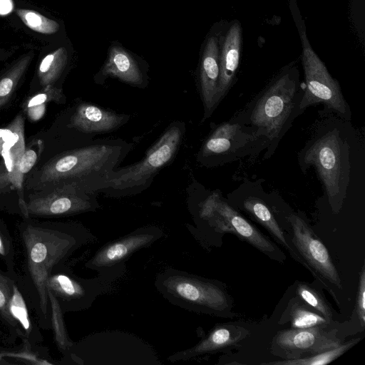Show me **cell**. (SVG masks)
<instances>
[{"instance_id": "7402d4cb", "label": "cell", "mask_w": 365, "mask_h": 365, "mask_svg": "<svg viewBox=\"0 0 365 365\" xmlns=\"http://www.w3.org/2000/svg\"><path fill=\"white\" fill-rule=\"evenodd\" d=\"M278 323H289L291 328L332 327L335 322L326 319L318 311L310 307L298 296L289 299Z\"/></svg>"}, {"instance_id": "836d02e7", "label": "cell", "mask_w": 365, "mask_h": 365, "mask_svg": "<svg viewBox=\"0 0 365 365\" xmlns=\"http://www.w3.org/2000/svg\"><path fill=\"white\" fill-rule=\"evenodd\" d=\"M9 299L4 287L0 283V311L2 314H6L7 319L12 318L8 309Z\"/></svg>"}, {"instance_id": "f546056e", "label": "cell", "mask_w": 365, "mask_h": 365, "mask_svg": "<svg viewBox=\"0 0 365 365\" xmlns=\"http://www.w3.org/2000/svg\"><path fill=\"white\" fill-rule=\"evenodd\" d=\"M42 150L43 143L41 140L33 141L31 145L25 149V151L16 165L14 177V188H21L24 175L34 166Z\"/></svg>"}, {"instance_id": "4dcf8cb0", "label": "cell", "mask_w": 365, "mask_h": 365, "mask_svg": "<svg viewBox=\"0 0 365 365\" xmlns=\"http://www.w3.org/2000/svg\"><path fill=\"white\" fill-rule=\"evenodd\" d=\"M48 297L51 299L52 309V320L56 341L62 351L71 350L73 344L68 340L62 316V309L58 300L52 292L46 288Z\"/></svg>"}, {"instance_id": "5bb4252c", "label": "cell", "mask_w": 365, "mask_h": 365, "mask_svg": "<svg viewBox=\"0 0 365 365\" xmlns=\"http://www.w3.org/2000/svg\"><path fill=\"white\" fill-rule=\"evenodd\" d=\"M46 288L61 301V309L78 311L90 308L98 296L110 291V284L99 277L83 279L67 271L48 275Z\"/></svg>"}, {"instance_id": "4316f807", "label": "cell", "mask_w": 365, "mask_h": 365, "mask_svg": "<svg viewBox=\"0 0 365 365\" xmlns=\"http://www.w3.org/2000/svg\"><path fill=\"white\" fill-rule=\"evenodd\" d=\"M296 294L307 304L318 311L326 319L335 322L334 311L318 287L308 282H297Z\"/></svg>"}, {"instance_id": "4fadbf2b", "label": "cell", "mask_w": 365, "mask_h": 365, "mask_svg": "<svg viewBox=\"0 0 365 365\" xmlns=\"http://www.w3.org/2000/svg\"><path fill=\"white\" fill-rule=\"evenodd\" d=\"M334 327L288 328L273 336L270 351L282 359H296L334 348L343 340Z\"/></svg>"}, {"instance_id": "9a60e30c", "label": "cell", "mask_w": 365, "mask_h": 365, "mask_svg": "<svg viewBox=\"0 0 365 365\" xmlns=\"http://www.w3.org/2000/svg\"><path fill=\"white\" fill-rule=\"evenodd\" d=\"M99 207L96 194L62 185L48 195L32 199L26 210L36 215L67 216L94 212Z\"/></svg>"}, {"instance_id": "7c38bea8", "label": "cell", "mask_w": 365, "mask_h": 365, "mask_svg": "<svg viewBox=\"0 0 365 365\" xmlns=\"http://www.w3.org/2000/svg\"><path fill=\"white\" fill-rule=\"evenodd\" d=\"M302 62L305 83L299 109L304 110L312 105L322 103L326 111L336 113L346 120L350 118V110L338 81L333 78L327 67L312 48L304 36Z\"/></svg>"}, {"instance_id": "83f0119b", "label": "cell", "mask_w": 365, "mask_h": 365, "mask_svg": "<svg viewBox=\"0 0 365 365\" xmlns=\"http://www.w3.org/2000/svg\"><path fill=\"white\" fill-rule=\"evenodd\" d=\"M15 13L30 29L41 34H53L59 29V24L37 11L29 9H16Z\"/></svg>"}, {"instance_id": "8992f818", "label": "cell", "mask_w": 365, "mask_h": 365, "mask_svg": "<svg viewBox=\"0 0 365 365\" xmlns=\"http://www.w3.org/2000/svg\"><path fill=\"white\" fill-rule=\"evenodd\" d=\"M81 365H161L152 346L133 334L119 330L92 333L71 349Z\"/></svg>"}, {"instance_id": "484cf974", "label": "cell", "mask_w": 365, "mask_h": 365, "mask_svg": "<svg viewBox=\"0 0 365 365\" xmlns=\"http://www.w3.org/2000/svg\"><path fill=\"white\" fill-rule=\"evenodd\" d=\"M361 338L352 339L346 342H343L340 345L324 351L322 352L305 356L296 359H282L272 362L262 363L267 365H324L328 364L336 360L340 356L344 354L349 349L356 345Z\"/></svg>"}, {"instance_id": "52a82bcc", "label": "cell", "mask_w": 365, "mask_h": 365, "mask_svg": "<svg viewBox=\"0 0 365 365\" xmlns=\"http://www.w3.org/2000/svg\"><path fill=\"white\" fill-rule=\"evenodd\" d=\"M195 219L198 230L192 232L197 239L207 232L231 233L273 260L280 263L286 260V255L280 248L225 200L219 192H212L202 202Z\"/></svg>"}, {"instance_id": "277c9868", "label": "cell", "mask_w": 365, "mask_h": 365, "mask_svg": "<svg viewBox=\"0 0 365 365\" xmlns=\"http://www.w3.org/2000/svg\"><path fill=\"white\" fill-rule=\"evenodd\" d=\"M155 287L170 303L190 312L231 318L233 299L225 283L213 279L168 267L155 277Z\"/></svg>"}, {"instance_id": "1f68e13d", "label": "cell", "mask_w": 365, "mask_h": 365, "mask_svg": "<svg viewBox=\"0 0 365 365\" xmlns=\"http://www.w3.org/2000/svg\"><path fill=\"white\" fill-rule=\"evenodd\" d=\"M9 312L13 319L17 320L27 333L31 331L28 310L16 286H13L12 295L10 297L8 305Z\"/></svg>"}, {"instance_id": "6da1fadb", "label": "cell", "mask_w": 365, "mask_h": 365, "mask_svg": "<svg viewBox=\"0 0 365 365\" xmlns=\"http://www.w3.org/2000/svg\"><path fill=\"white\" fill-rule=\"evenodd\" d=\"M94 136L86 134L78 145L54 157L43 168L41 181L69 185L96 195L101 192L133 144Z\"/></svg>"}, {"instance_id": "2e32d148", "label": "cell", "mask_w": 365, "mask_h": 365, "mask_svg": "<svg viewBox=\"0 0 365 365\" xmlns=\"http://www.w3.org/2000/svg\"><path fill=\"white\" fill-rule=\"evenodd\" d=\"M250 335V331L235 323L216 324L208 334L193 346L168 356L170 362L185 361L200 356L213 354L241 346Z\"/></svg>"}, {"instance_id": "8fae6325", "label": "cell", "mask_w": 365, "mask_h": 365, "mask_svg": "<svg viewBox=\"0 0 365 365\" xmlns=\"http://www.w3.org/2000/svg\"><path fill=\"white\" fill-rule=\"evenodd\" d=\"M164 232L155 225L139 227L101 247L86 262L85 267L96 271L110 285L125 272V262L141 249L158 241Z\"/></svg>"}, {"instance_id": "ffe728a7", "label": "cell", "mask_w": 365, "mask_h": 365, "mask_svg": "<svg viewBox=\"0 0 365 365\" xmlns=\"http://www.w3.org/2000/svg\"><path fill=\"white\" fill-rule=\"evenodd\" d=\"M219 52L217 38L210 36L206 42L200 68V92L204 107V119L209 118L219 105Z\"/></svg>"}, {"instance_id": "5b68a950", "label": "cell", "mask_w": 365, "mask_h": 365, "mask_svg": "<svg viewBox=\"0 0 365 365\" xmlns=\"http://www.w3.org/2000/svg\"><path fill=\"white\" fill-rule=\"evenodd\" d=\"M29 228L24 235L29 269L38 291L41 311L46 314V282L52 267L78 248L95 241L96 237L78 224L48 230Z\"/></svg>"}, {"instance_id": "d590c367", "label": "cell", "mask_w": 365, "mask_h": 365, "mask_svg": "<svg viewBox=\"0 0 365 365\" xmlns=\"http://www.w3.org/2000/svg\"><path fill=\"white\" fill-rule=\"evenodd\" d=\"M1 52H2V50H1V49H0V53H1Z\"/></svg>"}, {"instance_id": "7a4b0ae2", "label": "cell", "mask_w": 365, "mask_h": 365, "mask_svg": "<svg viewBox=\"0 0 365 365\" xmlns=\"http://www.w3.org/2000/svg\"><path fill=\"white\" fill-rule=\"evenodd\" d=\"M303 91L297 72H284L231 118L267 137L269 145L265 159L274 154L293 120L302 114L299 105Z\"/></svg>"}, {"instance_id": "44dd1931", "label": "cell", "mask_w": 365, "mask_h": 365, "mask_svg": "<svg viewBox=\"0 0 365 365\" xmlns=\"http://www.w3.org/2000/svg\"><path fill=\"white\" fill-rule=\"evenodd\" d=\"M241 45V29L237 23L230 28L219 58L220 75L217 86V102L220 103L235 83L239 66Z\"/></svg>"}, {"instance_id": "ba28073f", "label": "cell", "mask_w": 365, "mask_h": 365, "mask_svg": "<svg viewBox=\"0 0 365 365\" xmlns=\"http://www.w3.org/2000/svg\"><path fill=\"white\" fill-rule=\"evenodd\" d=\"M185 131L183 122L172 123L138 163L117 169L101 192L111 197L136 195L147 189L158 171L176 154Z\"/></svg>"}, {"instance_id": "cb8c5ba5", "label": "cell", "mask_w": 365, "mask_h": 365, "mask_svg": "<svg viewBox=\"0 0 365 365\" xmlns=\"http://www.w3.org/2000/svg\"><path fill=\"white\" fill-rule=\"evenodd\" d=\"M68 61V51L59 47L48 53L41 61L37 77L41 86H53L64 71Z\"/></svg>"}, {"instance_id": "3957f363", "label": "cell", "mask_w": 365, "mask_h": 365, "mask_svg": "<svg viewBox=\"0 0 365 365\" xmlns=\"http://www.w3.org/2000/svg\"><path fill=\"white\" fill-rule=\"evenodd\" d=\"M350 147L337 128H318L299 154L304 171L313 166L324 186L334 213H339L349 183Z\"/></svg>"}, {"instance_id": "e575fe53", "label": "cell", "mask_w": 365, "mask_h": 365, "mask_svg": "<svg viewBox=\"0 0 365 365\" xmlns=\"http://www.w3.org/2000/svg\"><path fill=\"white\" fill-rule=\"evenodd\" d=\"M0 255L2 256L6 255V252L4 250V243H3L2 239L1 237V235H0Z\"/></svg>"}, {"instance_id": "603a6c76", "label": "cell", "mask_w": 365, "mask_h": 365, "mask_svg": "<svg viewBox=\"0 0 365 365\" xmlns=\"http://www.w3.org/2000/svg\"><path fill=\"white\" fill-rule=\"evenodd\" d=\"M25 149L24 118L19 114L6 127L0 128V155L3 159L19 161Z\"/></svg>"}, {"instance_id": "d6a6232c", "label": "cell", "mask_w": 365, "mask_h": 365, "mask_svg": "<svg viewBox=\"0 0 365 365\" xmlns=\"http://www.w3.org/2000/svg\"><path fill=\"white\" fill-rule=\"evenodd\" d=\"M359 281L356 300L355 312L362 330L365 327V268L362 266L359 273Z\"/></svg>"}, {"instance_id": "e0dca14e", "label": "cell", "mask_w": 365, "mask_h": 365, "mask_svg": "<svg viewBox=\"0 0 365 365\" xmlns=\"http://www.w3.org/2000/svg\"><path fill=\"white\" fill-rule=\"evenodd\" d=\"M108 77L138 88H145L148 85L145 67L118 43L109 47L107 58L94 80L101 84Z\"/></svg>"}, {"instance_id": "30bf717a", "label": "cell", "mask_w": 365, "mask_h": 365, "mask_svg": "<svg viewBox=\"0 0 365 365\" xmlns=\"http://www.w3.org/2000/svg\"><path fill=\"white\" fill-rule=\"evenodd\" d=\"M268 145L267 137L231 119L215 126L204 142L199 158L207 166H218L257 155Z\"/></svg>"}, {"instance_id": "d6986e66", "label": "cell", "mask_w": 365, "mask_h": 365, "mask_svg": "<svg viewBox=\"0 0 365 365\" xmlns=\"http://www.w3.org/2000/svg\"><path fill=\"white\" fill-rule=\"evenodd\" d=\"M230 202L235 208L245 212L266 229L274 240L286 248L292 257L297 261V256L287 233L276 219L274 211L264 200L257 196L247 195L245 197H235V199L231 197Z\"/></svg>"}, {"instance_id": "ac0fdd59", "label": "cell", "mask_w": 365, "mask_h": 365, "mask_svg": "<svg viewBox=\"0 0 365 365\" xmlns=\"http://www.w3.org/2000/svg\"><path fill=\"white\" fill-rule=\"evenodd\" d=\"M130 116L116 113L96 105L82 103L71 115L69 127L85 134L96 135L112 132L125 124Z\"/></svg>"}, {"instance_id": "d4e9b609", "label": "cell", "mask_w": 365, "mask_h": 365, "mask_svg": "<svg viewBox=\"0 0 365 365\" xmlns=\"http://www.w3.org/2000/svg\"><path fill=\"white\" fill-rule=\"evenodd\" d=\"M33 51L21 56L0 77V109L6 103L24 76L34 58Z\"/></svg>"}, {"instance_id": "f1b7e54d", "label": "cell", "mask_w": 365, "mask_h": 365, "mask_svg": "<svg viewBox=\"0 0 365 365\" xmlns=\"http://www.w3.org/2000/svg\"><path fill=\"white\" fill-rule=\"evenodd\" d=\"M63 100L61 89L53 86L45 87L43 92L31 98L26 106V113L31 120H38L45 113L46 105L51 102H61Z\"/></svg>"}, {"instance_id": "9c48e42d", "label": "cell", "mask_w": 365, "mask_h": 365, "mask_svg": "<svg viewBox=\"0 0 365 365\" xmlns=\"http://www.w3.org/2000/svg\"><path fill=\"white\" fill-rule=\"evenodd\" d=\"M284 228L297 256V262L308 269L319 283L338 302L336 292L342 282L329 250L301 214L290 212L284 217Z\"/></svg>"}]
</instances>
